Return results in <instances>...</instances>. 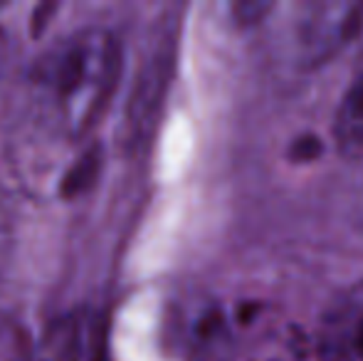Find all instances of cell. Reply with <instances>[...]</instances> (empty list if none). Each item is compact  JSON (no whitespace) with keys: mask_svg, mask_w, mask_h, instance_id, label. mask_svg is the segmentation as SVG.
Returning <instances> with one entry per match:
<instances>
[{"mask_svg":"<svg viewBox=\"0 0 363 361\" xmlns=\"http://www.w3.org/2000/svg\"><path fill=\"white\" fill-rule=\"evenodd\" d=\"M124 67L121 43L106 28H82L50 45L23 84V126L35 141L72 146L106 114Z\"/></svg>","mask_w":363,"mask_h":361,"instance_id":"1","label":"cell"},{"mask_svg":"<svg viewBox=\"0 0 363 361\" xmlns=\"http://www.w3.org/2000/svg\"><path fill=\"white\" fill-rule=\"evenodd\" d=\"M363 23V3H306L296 20V45L304 62H324L339 52Z\"/></svg>","mask_w":363,"mask_h":361,"instance_id":"2","label":"cell"},{"mask_svg":"<svg viewBox=\"0 0 363 361\" xmlns=\"http://www.w3.org/2000/svg\"><path fill=\"white\" fill-rule=\"evenodd\" d=\"M316 361H363V279L344 287L319 319Z\"/></svg>","mask_w":363,"mask_h":361,"instance_id":"3","label":"cell"},{"mask_svg":"<svg viewBox=\"0 0 363 361\" xmlns=\"http://www.w3.org/2000/svg\"><path fill=\"white\" fill-rule=\"evenodd\" d=\"M230 339V312L216 299H203L186 317V342L201 354H216Z\"/></svg>","mask_w":363,"mask_h":361,"instance_id":"4","label":"cell"},{"mask_svg":"<svg viewBox=\"0 0 363 361\" xmlns=\"http://www.w3.org/2000/svg\"><path fill=\"white\" fill-rule=\"evenodd\" d=\"M334 139L344 156L363 159V74L346 89L336 109Z\"/></svg>","mask_w":363,"mask_h":361,"instance_id":"5","label":"cell"},{"mask_svg":"<svg viewBox=\"0 0 363 361\" xmlns=\"http://www.w3.org/2000/svg\"><path fill=\"white\" fill-rule=\"evenodd\" d=\"M13 248H15V211L5 188L0 186V279H3L5 270H8L10 260H13Z\"/></svg>","mask_w":363,"mask_h":361,"instance_id":"6","label":"cell"},{"mask_svg":"<svg viewBox=\"0 0 363 361\" xmlns=\"http://www.w3.org/2000/svg\"><path fill=\"white\" fill-rule=\"evenodd\" d=\"M0 361H30L20 329L10 322H0Z\"/></svg>","mask_w":363,"mask_h":361,"instance_id":"7","label":"cell"},{"mask_svg":"<svg viewBox=\"0 0 363 361\" xmlns=\"http://www.w3.org/2000/svg\"><path fill=\"white\" fill-rule=\"evenodd\" d=\"M319 149H321V141L316 136H301V139L294 141L291 154H294V159H311Z\"/></svg>","mask_w":363,"mask_h":361,"instance_id":"8","label":"cell"}]
</instances>
